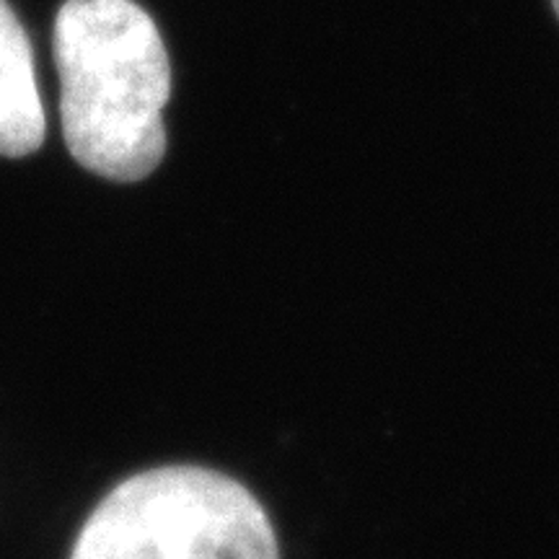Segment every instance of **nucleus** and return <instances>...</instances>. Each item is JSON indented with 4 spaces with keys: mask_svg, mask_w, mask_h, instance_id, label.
I'll list each match as a JSON object with an SVG mask.
<instances>
[{
    "mask_svg": "<svg viewBox=\"0 0 559 559\" xmlns=\"http://www.w3.org/2000/svg\"><path fill=\"white\" fill-rule=\"evenodd\" d=\"M551 3H555V11H557V16H559V0H551Z\"/></svg>",
    "mask_w": 559,
    "mask_h": 559,
    "instance_id": "20e7f679",
    "label": "nucleus"
},
{
    "mask_svg": "<svg viewBox=\"0 0 559 559\" xmlns=\"http://www.w3.org/2000/svg\"><path fill=\"white\" fill-rule=\"evenodd\" d=\"M47 120L24 26L0 0V156H29L45 143Z\"/></svg>",
    "mask_w": 559,
    "mask_h": 559,
    "instance_id": "7ed1b4c3",
    "label": "nucleus"
},
{
    "mask_svg": "<svg viewBox=\"0 0 559 559\" xmlns=\"http://www.w3.org/2000/svg\"><path fill=\"white\" fill-rule=\"evenodd\" d=\"M70 559H280V547L241 481L202 466H160L111 489Z\"/></svg>",
    "mask_w": 559,
    "mask_h": 559,
    "instance_id": "f03ea898",
    "label": "nucleus"
},
{
    "mask_svg": "<svg viewBox=\"0 0 559 559\" xmlns=\"http://www.w3.org/2000/svg\"><path fill=\"white\" fill-rule=\"evenodd\" d=\"M60 120L83 169L140 181L166 153L171 68L153 19L132 0H68L55 21Z\"/></svg>",
    "mask_w": 559,
    "mask_h": 559,
    "instance_id": "f257e3e1",
    "label": "nucleus"
}]
</instances>
